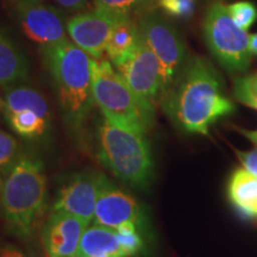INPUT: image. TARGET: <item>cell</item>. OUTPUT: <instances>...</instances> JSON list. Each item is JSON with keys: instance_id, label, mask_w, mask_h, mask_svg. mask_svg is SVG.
Wrapping results in <instances>:
<instances>
[{"instance_id": "cell-1", "label": "cell", "mask_w": 257, "mask_h": 257, "mask_svg": "<svg viewBox=\"0 0 257 257\" xmlns=\"http://www.w3.org/2000/svg\"><path fill=\"white\" fill-rule=\"evenodd\" d=\"M166 114L188 134L207 135L211 125L233 111L219 74L204 57H192L161 100Z\"/></svg>"}, {"instance_id": "cell-2", "label": "cell", "mask_w": 257, "mask_h": 257, "mask_svg": "<svg viewBox=\"0 0 257 257\" xmlns=\"http://www.w3.org/2000/svg\"><path fill=\"white\" fill-rule=\"evenodd\" d=\"M41 50L63 120L70 127L80 128L94 105L92 57L69 40L41 47Z\"/></svg>"}, {"instance_id": "cell-3", "label": "cell", "mask_w": 257, "mask_h": 257, "mask_svg": "<svg viewBox=\"0 0 257 257\" xmlns=\"http://www.w3.org/2000/svg\"><path fill=\"white\" fill-rule=\"evenodd\" d=\"M47 204V178L41 161L22 154L3 179L0 205L6 221L17 236L30 237Z\"/></svg>"}, {"instance_id": "cell-4", "label": "cell", "mask_w": 257, "mask_h": 257, "mask_svg": "<svg viewBox=\"0 0 257 257\" xmlns=\"http://www.w3.org/2000/svg\"><path fill=\"white\" fill-rule=\"evenodd\" d=\"M96 157L100 163L131 187H149L154 161L146 134L136 133L107 119L96 130Z\"/></svg>"}, {"instance_id": "cell-5", "label": "cell", "mask_w": 257, "mask_h": 257, "mask_svg": "<svg viewBox=\"0 0 257 257\" xmlns=\"http://www.w3.org/2000/svg\"><path fill=\"white\" fill-rule=\"evenodd\" d=\"M91 62L93 98L105 119L136 133L146 134L154 119L142 110L114 66L106 60L93 57Z\"/></svg>"}, {"instance_id": "cell-6", "label": "cell", "mask_w": 257, "mask_h": 257, "mask_svg": "<svg viewBox=\"0 0 257 257\" xmlns=\"http://www.w3.org/2000/svg\"><path fill=\"white\" fill-rule=\"evenodd\" d=\"M202 30L208 49L225 69L232 73L249 69L250 35L234 23L224 3L217 2L210 6Z\"/></svg>"}, {"instance_id": "cell-7", "label": "cell", "mask_w": 257, "mask_h": 257, "mask_svg": "<svg viewBox=\"0 0 257 257\" xmlns=\"http://www.w3.org/2000/svg\"><path fill=\"white\" fill-rule=\"evenodd\" d=\"M142 110L154 119L156 105L165 94L162 68L150 48L141 41L123 62L114 66Z\"/></svg>"}, {"instance_id": "cell-8", "label": "cell", "mask_w": 257, "mask_h": 257, "mask_svg": "<svg viewBox=\"0 0 257 257\" xmlns=\"http://www.w3.org/2000/svg\"><path fill=\"white\" fill-rule=\"evenodd\" d=\"M138 28L144 43L155 54L161 64L166 93L187 61L185 42L174 25L154 10L142 15Z\"/></svg>"}, {"instance_id": "cell-9", "label": "cell", "mask_w": 257, "mask_h": 257, "mask_svg": "<svg viewBox=\"0 0 257 257\" xmlns=\"http://www.w3.org/2000/svg\"><path fill=\"white\" fill-rule=\"evenodd\" d=\"M2 111L10 127L25 140H40L50 128L49 105L43 95L29 86L4 88Z\"/></svg>"}, {"instance_id": "cell-10", "label": "cell", "mask_w": 257, "mask_h": 257, "mask_svg": "<svg viewBox=\"0 0 257 257\" xmlns=\"http://www.w3.org/2000/svg\"><path fill=\"white\" fill-rule=\"evenodd\" d=\"M93 224L117 230L123 224L133 223L143 227L146 214L133 195L125 193L100 174L98 199H96Z\"/></svg>"}, {"instance_id": "cell-11", "label": "cell", "mask_w": 257, "mask_h": 257, "mask_svg": "<svg viewBox=\"0 0 257 257\" xmlns=\"http://www.w3.org/2000/svg\"><path fill=\"white\" fill-rule=\"evenodd\" d=\"M123 17L104 10L81 12L67 22V32L75 46L93 59L100 60L105 54L108 38L114 25Z\"/></svg>"}, {"instance_id": "cell-12", "label": "cell", "mask_w": 257, "mask_h": 257, "mask_svg": "<svg viewBox=\"0 0 257 257\" xmlns=\"http://www.w3.org/2000/svg\"><path fill=\"white\" fill-rule=\"evenodd\" d=\"M100 174L82 172L73 175L59 191L53 211L73 214L91 223L94 217Z\"/></svg>"}, {"instance_id": "cell-13", "label": "cell", "mask_w": 257, "mask_h": 257, "mask_svg": "<svg viewBox=\"0 0 257 257\" xmlns=\"http://www.w3.org/2000/svg\"><path fill=\"white\" fill-rule=\"evenodd\" d=\"M88 221L64 212H54L41 231V239L48 257H75Z\"/></svg>"}, {"instance_id": "cell-14", "label": "cell", "mask_w": 257, "mask_h": 257, "mask_svg": "<svg viewBox=\"0 0 257 257\" xmlns=\"http://www.w3.org/2000/svg\"><path fill=\"white\" fill-rule=\"evenodd\" d=\"M19 23L25 35L41 47L60 43L67 38V23L60 11L40 4L17 6Z\"/></svg>"}, {"instance_id": "cell-15", "label": "cell", "mask_w": 257, "mask_h": 257, "mask_svg": "<svg viewBox=\"0 0 257 257\" xmlns=\"http://www.w3.org/2000/svg\"><path fill=\"white\" fill-rule=\"evenodd\" d=\"M75 257H126L117 231L93 224L83 232Z\"/></svg>"}, {"instance_id": "cell-16", "label": "cell", "mask_w": 257, "mask_h": 257, "mask_svg": "<svg viewBox=\"0 0 257 257\" xmlns=\"http://www.w3.org/2000/svg\"><path fill=\"white\" fill-rule=\"evenodd\" d=\"M29 76V62L14 41L0 29V86L11 87Z\"/></svg>"}, {"instance_id": "cell-17", "label": "cell", "mask_w": 257, "mask_h": 257, "mask_svg": "<svg viewBox=\"0 0 257 257\" xmlns=\"http://www.w3.org/2000/svg\"><path fill=\"white\" fill-rule=\"evenodd\" d=\"M141 41V32L138 23L133 18H124L114 25L105 54L113 66L123 62L133 53L135 48Z\"/></svg>"}, {"instance_id": "cell-18", "label": "cell", "mask_w": 257, "mask_h": 257, "mask_svg": "<svg viewBox=\"0 0 257 257\" xmlns=\"http://www.w3.org/2000/svg\"><path fill=\"white\" fill-rule=\"evenodd\" d=\"M229 199L246 216H257V176L246 169H237L230 179Z\"/></svg>"}, {"instance_id": "cell-19", "label": "cell", "mask_w": 257, "mask_h": 257, "mask_svg": "<svg viewBox=\"0 0 257 257\" xmlns=\"http://www.w3.org/2000/svg\"><path fill=\"white\" fill-rule=\"evenodd\" d=\"M93 4L94 9L133 18L134 15L153 11L157 6V0H93Z\"/></svg>"}, {"instance_id": "cell-20", "label": "cell", "mask_w": 257, "mask_h": 257, "mask_svg": "<svg viewBox=\"0 0 257 257\" xmlns=\"http://www.w3.org/2000/svg\"><path fill=\"white\" fill-rule=\"evenodd\" d=\"M142 230L143 227L133 223L123 224L115 230L126 257L140 255L146 250V242H144Z\"/></svg>"}, {"instance_id": "cell-21", "label": "cell", "mask_w": 257, "mask_h": 257, "mask_svg": "<svg viewBox=\"0 0 257 257\" xmlns=\"http://www.w3.org/2000/svg\"><path fill=\"white\" fill-rule=\"evenodd\" d=\"M22 154L18 141L12 135L0 130V178L4 179L9 174Z\"/></svg>"}, {"instance_id": "cell-22", "label": "cell", "mask_w": 257, "mask_h": 257, "mask_svg": "<svg viewBox=\"0 0 257 257\" xmlns=\"http://www.w3.org/2000/svg\"><path fill=\"white\" fill-rule=\"evenodd\" d=\"M232 21L244 31H248L257 19V8L250 2H237L227 6Z\"/></svg>"}, {"instance_id": "cell-23", "label": "cell", "mask_w": 257, "mask_h": 257, "mask_svg": "<svg viewBox=\"0 0 257 257\" xmlns=\"http://www.w3.org/2000/svg\"><path fill=\"white\" fill-rule=\"evenodd\" d=\"M157 6L167 15L187 21L195 12V0H157Z\"/></svg>"}, {"instance_id": "cell-24", "label": "cell", "mask_w": 257, "mask_h": 257, "mask_svg": "<svg viewBox=\"0 0 257 257\" xmlns=\"http://www.w3.org/2000/svg\"><path fill=\"white\" fill-rule=\"evenodd\" d=\"M234 96L237 100L246 105V102L257 99V72L238 78L234 81Z\"/></svg>"}, {"instance_id": "cell-25", "label": "cell", "mask_w": 257, "mask_h": 257, "mask_svg": "<svg viewBox=\"0 0 257 257\" xmlns=\"http://www.w3.org/2000/svg\"><path fill=\"white\" fill-rule=\"evenodd\" d=\"M238 156L242 161L244 169L257 176V148L246 153H238Z\"/></svg>"}, {"instance_id": "cell-26", "label": "cell", "mask_w": 257, "mask_h": 257, "mask_svg": "<svg viewBox=\"0 0 257 257\" xmlns=\"http://www.w3.org/2000/svg\"><path fill=\"white\" fill-rule=\"evenodd\" d=\"M55 2L67 11L79 12L89 9V0H55Z\"/></svg>"}, {"instance_id": "cell-27", "label": "cell", "mask_w": 257, "mask_h": 257, "mask_svg": "<svg viewBox=\"0 0 257 257\" xmlns=\"http://www.w3.org/2000/svg\"><path fill=\"white\" fill-rule=\"evenodd\" d=\"M0 257H29L17 246L12 244H4L0 246Z\"/></svg>"}, {"instance_id": "cell-28", "label": "cell", "mask_w": 257, "mask_h": 257, "mask_svg": "<svg viewBox=\"0 0 257 257\" xmlns=\"http://www.w3.org/2000/svg\"><path fill=\"white\" fill-rule=\"evenodd\" d=\"M249 50L251 55H257V34L250 35Z\"/></svg>"}, {"instance_id": "cell-29", "label": "cell", "mask_w": 257, "mask_h": 257, "mask_svg": "<svg viewBox=\"0 0 257 257\" xmlns=\"http://www.w3.org/2000/svg\"><path fill=\"white\" fill-rule=\"evenodd\" d=\"M239 131L244 135V136L248 138V140H250L253 144H256V146H257V130H255V131L239 130Z\"/></svg>"}, {"instance_id": "cell-30", "label": "cell", "mask_w": 257, "mask_h": 257, "mask_svg": "<svg viewBox=\"0 0 257 257\" xmlns=\"http://www.w3.org/2000/svg\"><path fill=\"white\" fill-rule=\"evenodd\" d=\"M9 2L14 3L17 6L19 5H31V4H40L42 0H9Z\"/></svg>"}, {"instance_id": "cell-31", "label": "cell", "mask_w": 257, "mask_h": 257, "mask_svg": "<svg viewBox=\"0 0 257 257\" xmlns=\"http://www.w3.org/2000/svg\"><path fill=\"white\" fill-rule=\"evenodd\" d=\"M246 105L250 106V107L256 108L257 110V99H253V100H250L249 102H246Z\"/></svg>"}, {"instance_id": "cell-32", "label": "cell", "mask_w": 257, "mask_h": 257, "mask_svg": "<svg viewBox=\"0 0 257 257\" xmlns=\"http://www.w3.org/2000/svg\"><path fill=\"white\" fill-rule=\"evenodd\" d=\"M2 184H3V179L0 178V191H2Z\"/></svg>"}, {"instance_id": "cell-33", "label": "cell", "mask_w": 257, "mask_h": 257, "mask_svg": "<svg viewBox=\"0 0 257 257\" xmlns=\"http://www.w3.org/2000/svg\"><path fill=\"white\" fill-rule=\"evenodd\" d=\"M2 107H3V102L0 101V110H2Z\"/></svg>"}, {"instance_id": "cell-34", "label": "cell", "mask_w": 257, "mask_h": 257, "mask_svg": "<svg viewBox=\"0 0 257 257\" xmlns=\"http://www.w3.org/2000/svg\"><path fill=\"white\" fill-rule=\"evenodd\" d=\"M0 101H2V102H3V98H2V96H0Z\"/></svg>"}]
</instances>
